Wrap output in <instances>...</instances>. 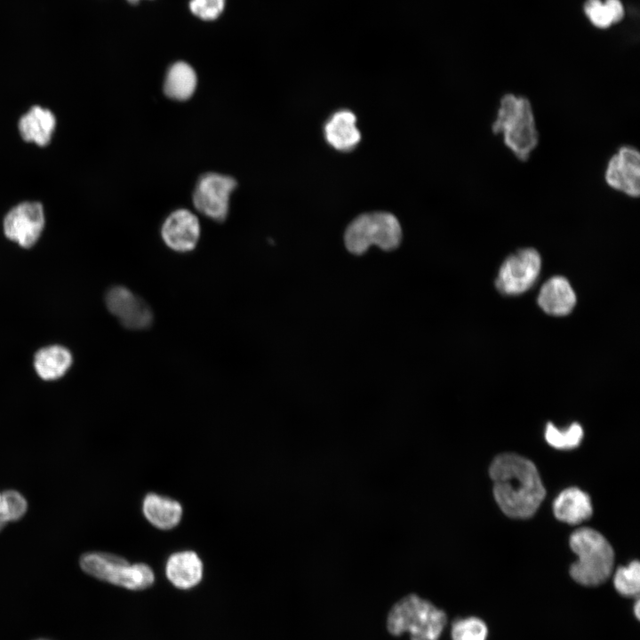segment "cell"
Instances as JSON below:
<instances>
[{
	"mask_svg": "<svg viewBox=\"0 0 640 640\" xmlns=\"http://www.w3.org/2000/svg\"><path fill=\"white\" fill-rule=\"evenodd\" d=\"M489 473L494 499L504 514L524 519L537 511L546 491L533 462L518 454L503 453L492 460Z\"/></svg>",
	"mask_w": 640,
	"mask_h": 640,
	"instance_id": "1",
	"label": "cell"
},
{
	"mask_svg": "<svg viewBox=\"0 0 640 640\" xmlns=\"http://www.w3.org/2000/svg\"><path fill=\"white\" fill-rule=\"evenodd\" d=\"M492 131L501 134L506 147L520 161H526L539 143L532 104L521 95L501 97Z\"/></svg>",
	"mask_w": 640,
	"mask_h": 640,
	"instance_id": "2",
	"label": "cell"
},
{
	"mask_svg": "<svg viewBox=\"0 0 640 640\" xmlns=\"http://www.w3.org/2000/svg\"><path fill=\"white\" fill-rule=\"evenodd\" d=\"M446 623L447 616L443 610L416 594L396 602L386 619L390 635L400 636L406 633L410 640H438Z\"/></svg>",
	"mask_w": 640,
	"mask_h": 640,
	"instance_id": "3",
	"label": "cell"
},
{
	"mask_svg": "<svg viewBox=\"0 0 640 640\" xmlns=\"http://www.w3.org/2000/svg\"><path fill=\"white\" fill-rule=\"evenodd\" d=\"M570 546L578 556L570 568V574L576 582L594 587L610 577L614 552L600 532L588 527L579 528L572 533Z\"/></svg>",
	"mask_w": 640,
	"mask_h": 640,
	"instance_id": "4",
	"label": "cell"
},
{
	"mask_svg": "<svg viewBox=\"0 0 640 640\" xmlns=\"http://www.w3.org/2000/svg\"><path fill=\"white\" fill-rule=\"evenodd\" d=\"M402 240V228L393 214L384 212L364 213L353 220L344 233L347 250L364 254L372 245L383 251L396 249Z\"/></svg>",
	"mask_w": 640,
	"mask_h": 640,
	"instance_id": "5",
	"label": "cell"
},
{
	"mask_svg": "<svg viewBox=\"0 0 640 640\" xmlns=\"http://www.w3.org/2000/svg\"><path fill=\"white\" fill-rule=\"evenodd\" d=\"M80 566L87 574L131 590H142L155 581L152 569L146 564H130L124 558L104 552H90L80 558Z\"/></svg>",
	"mask_w": 640,
	"mask_h": 640,
	"instance_id": "6",
	"label": "cell"
},
{
	"mask_svg": "<svg viewBox=\"0 0 640 640\" xmlns=\"http://www.w3.org/2000/svg\"><path fill=\"white\" fill-rule=\"evenodd\" d=\"M236 187V180L230 176L217 172L204 173L193 191L194 206L204 216L222 222L228 213L229 196Z\"/></svg>",
	"mask_w": 640,
	"mask_h": 640,
	"instance_id": "7",
	"label": "cell"
},
{
	"mask_svg": "<svg viewBox=\"0 0 640 640\" xmlns=\"http://www.w3.org/2000/svg\"><path fill=\"white\" fill-rule=\"evenodd\" d=\"M540 267V256L535 249L519 250L502 263L495 282L496 287L507 295L523 293L535 283Z\"/></svg>",
	"mask_w": 640,
	"mask_h": 640,
	"instance_id": "8",
	"label": "cell"
},
{
	"mask_svg": "<svg viewBox=\"0 0 640 640\" xmlns=\"http://www.w3.org/2000/svg\"><path fill=\"white\" fill-rule=\"evenodd\" d=\"M44 226L43 205L38 202H23L11 209L4 220L7 238L24 248L33 246Z\"/></svg>",
	"mask_w": 640,
	"mask_h": 640,
	"instance_id": "9",
	"label": "cell"
},
{
	"mask_svg": "<svg viewBox=\"0 0 640 640\" xmlns=\"http://www.w3.org/2000/svg\"><path fill=\"white\" fill-rule=\"evenodd\" d=\"M105 301L109 312L129 330H145L153 323V312L148 303L125 286L110 288Z\"/></svg>",
	"mask_w": 640,
	"mask_h": 640,
	"instance_id": "10",
	"label": "cell"
},
{
	"mask_svg": "<svg viewBox=\"0 0 640 640\" xmlns=\"http://www.w3.org/2000/svg\"><path fill=\"white\" fill-rule=\"evenodd\" d=\"M606 184L629 197L640 192V154L628 145L620 147L610 158L604 172Z\"/></svg>",
	"mask_w": 640,
	"mask_h": 640,
	"instance_id": "11",
	"label": "cell"
},
{
	"mask_svg": "<svg viewBox=\"0 0 640 640\" xmlns=\"http://www.w3.org/2000/svg\"><path fill=\"white\" fill-rule=\"evenodd\" d=\"M161 236L171 250L180 253L191 252L200 237L199 220L187 209L175 210L164 221Z\"/></svg>",
	"mask_w": 640,
	"mask_h": 640,
	"instance_id": "12",
	"label": "cell"
},
{
	"mask_svg": "<svg viewBox=\"0 0 640 640\" xmlns=\"http://www.w3.org/2000/svg\"><path fill=\"white\" fill-rule=\"evenodd\" d=\"M165 574L170 582L176 588L189 589L201 581L203 564L194 551L176 552L167 559Z\"/></svg>",
	"mask_w": 640,
	"mask_h": 640,
	"instance_id": "13",
	"label": "cell"
},
{
	"mask_svg": "<svg viewBox=\"0 0 640 640\" xmlns=\"http://www.w3.org/2000/svg\"><path fill=\"white\" fill-rule=\"evenodd\" d=\"M538 304L543 311L549 315L564 316L574 308L576 295L565 277L553 276L540 288Z\"/></svg>",
	"mask_w": 640,
	"mask_h": 640,
	"instance_id": "14",
	"label": "cell"
},
{
	"mask_svg": "<svg viewBox=\"0 0 640 640\" xmlns=\"http://www.w3.org/2000/svg\"><path fill=\"white\" fill-rule=\"evenodd\" d=\"M356 116L349 110H340L332 115L324 131L326 141L335 149L350 151L361 140Z\"/></svg>",
	"mask_w": 640,
	"mask_h": 640,
	"instance_id": "15",
	"label": "cell"
},
{
	"mask_svg": "<svg viewBox=\"0 0 640 640\" xmlns=\"http://www.w3.org/2000/svg\"><path fill=\"white\" fill-rule=\"evenodd\" d=\"M56 127L53 113L40 106H33L19 121V131L25 141L44 147L51 141Z\"/></svg>",
	"mask_w": 640,
	"mask_h": 640,
	"instance_id": "16",
	"label": "cell"
},
{
	"mask_svg": "<svg viewBox=\"0 0 640 640\" xmlns=\"http://www.w3.org/2000/svg\"><path fill=\"white\" fill-rule=\"evenodd\" d=\"M556 517L570 524H577L591 516L593 508L589 496L576 487L562 491L553 504Z\"/></svg>",
	"mask_w": 640,
	"mask_h": 640,
	"instance_id": "17",
	"label": "cell"
},
{
	"mask_svg": "<svg viewBox=\"0 0 640 640\" xmlns=\"http://www.w3.org/2000/svg\"><path fill=\"white\" fill-rule=\"evenodd\" d=\"M142 510L148 521L162 530L177 526L182 516L181 505L177 500L154 492L145 496Z\"/></svg>",
	"mask_w": 640,
	"mask_h": 640,
	"instance_id": "18",
	"label": "cell"
},
{
	"mask_svg": "<svg viewBox=\"0 0 640 640\" xmlns=\"http://www.w3.org/2000/svg\"><path fill=\"white\" fill-rule=\"evenodd\" d=\"M197 76L194 68L184 60L173 62L167 69L163 90L166 97L187 100L195 92Z\"/></svg>",
	"mask_w": 640,
	"mask_h": 640,
	"instance_id": "19",
	"label": "cell"
},
{
	"mask_svg": "<svg viewBox=\"0 0 640 640\" xmlns=\"http://www.w3.org/2000/svg\"><path fill=\"white\" fill-rule=\"evenodd\" d=\"M72 364L71 353L61 346H49L38 350L34 365L37 374L45 380H52L65 374Z\"/></svg>",
	"mask_w": 640,
	"mask_h": 640,
	"instance_id": "20",
	"label": "cell"
},
{
	"mask_svg": "<svg viewBox=\"0 0 640 640\" xmlns=\"http://www.w3.org/2000/svg\"><path fill=\"white\" fill-rule=\"evenodd\" d=\"M583 437L581 426L573 422L564 429H559L552 423H548L545 429V439L554 448L569 450L577 447Z\"/></svg>",
	"mask_w": 640,
	"mask_h": 640,
	"instance_id": "21",
	"label": "cell"
},
{
	"mask_svg": "<svg viewBox=\"0 0 640 640\" xmlns=\"http://www.w3.org/2000/svg\"><path fill=\"white\" fill-rule=\"evenodd\" d=\"M616 590L628 597H638L640 590V565L638 561H632L627 566L617 569L613 577Z\"/></svg>",
	"mask_w": 640,
	"mask_h": 640,
	"instance_id": "22",
	"label": "cell"
},
{
	"mask_svg": "<svg viewBox=\"0 0 640 640\" xmlns=\"http://www.w3.org/2000/svg\"><path fill=\"white\" fill-rule=\"evenodd\" d=\"M27 501L17 491L9 490L0 493V531L10 521H16L27 511Z\"/></svg>",
	"mask_w": 640,
	"mask_h": 640,
	"instance_id": "23",
	"label": "cell"
},
{
	"mask_svg": "<svg viewBox=\"0 0 640 640\" xmlns=\"http://www.w3.org/2000/svg\"><path fill=\"white\" fill-rule=\"evenodd\" d=\"M488 629L476 617L456 620L451 628L452 640H486Z\"/></svg>",
	"mask_w": 640,
	"mask_h": 640,
	"instance_id": "24",
	"label": "cell"
},
{
	"mask_svg": "<svg viewBox=\"0 0 640 640\" xmlns=\"http://www.w3.org/2000/svg\"><path fill=\"white\" fill-rule=\"evenodd\" d=\"M227 0H188L190 14L203 22H213L224 12Z\"/></svg>",
	"mask_w": 640,
	"mask_h": 640,
	"instance_id": "25",
	"label": "cell"
},
{
	"mask_svg": "<svg viewBox=\"0 0 640 640\" xmlns=\"http://www.w3.org/2000/svg\"><path fill=\"white\" fill-rule=\"evenodd\" d=\"M584 12L596 28H606L613 24L612 14L604 1L587 0L584 4Z\"/></svg>",
	"mask_w": 640,
	"mask_h": 640,
	"instance_id": "26",
	"label": "cell"
},
{
	"mask_svg": "<svg viewBox=\"0 0 640 640\" xmlns=\"http://www.w3.org/2000/svg\"><path fill=\"white\" fill-rule=\"evenodd\" d=\"M612 14L613 23L619 22L624 16V8L620 0H604Z\"/></svg>",
	"mask_w": 640,
	"mask_h": 640,
	"instance_id": "27",
	"label": "cell"
},
{
	"mask_svg": "<svg viewBox=\"0 0 640 640\" xmlns=\"http://www.w3.org/2000/svg\"><path fill=\"white\" fill-rule=\"evenodd\" d=\"M634 612H635L636 617L637 619H639L640 618V602L638 599L636 600V602L635 604Z\"/></svg>",
	"mask_w": 640,
	"mask_h": 640,
	"instance_id": "28",
	"label": "cell"
},
{
	"mask_svg": "<svg viewBox=\"0 0 640 640\" xmlns=\"http://www.w3.org/2000/svg\"><path fill=\"white\" fill-rule=\"evenodd\" d=\"M142 1H154V0H125V2L127 4H129L130 5H137L140 3H141Z\"/></svg>",
	"mask_w": 640,
	"mask_h": 640,
	"instance_id": "29",
	"label": "cell"
}]
</instances>
